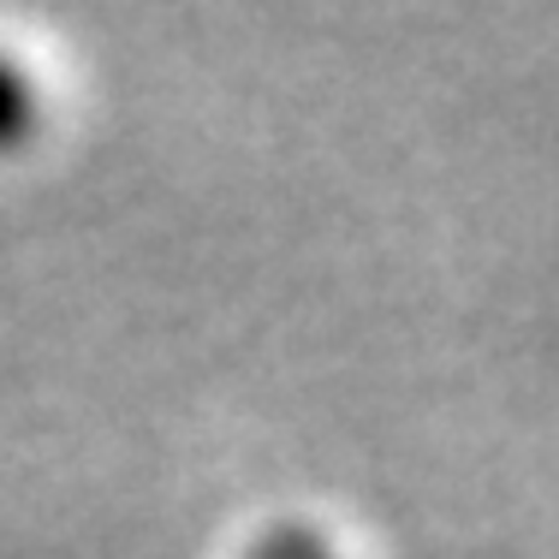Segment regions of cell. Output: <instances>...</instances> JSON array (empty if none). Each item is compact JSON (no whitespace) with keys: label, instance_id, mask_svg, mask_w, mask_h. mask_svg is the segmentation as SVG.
Instances as JSON below:
<instances>
[{"label":"cell","instance_id":"1","mask_svg":"<svg viewBox=\"0 0 559 559\" xmlns=\"http://www.w3.org/2000/svg\"><path fill=\"white\" fill-rule=\"evenodd\" d=\"M36 131H43V90L31 66L0 48V155H19Z\"/></svg>","mask_w":559,"mask_h":559},{"label":"cell","instance_id":"2","mask_svg":"<svg viewBox=\"0 0 559 559\" xmlns=\"http://www.w3.org/2000/svg\"><path fill=\"white\" fill-rule=\"evenodd\" d=\"M245 559H340V554H334V542L316 536V530H304V524H280V530H269V536H262Z\"/></svg>","mask_w":559,"mask_h":559}]
</instances>
